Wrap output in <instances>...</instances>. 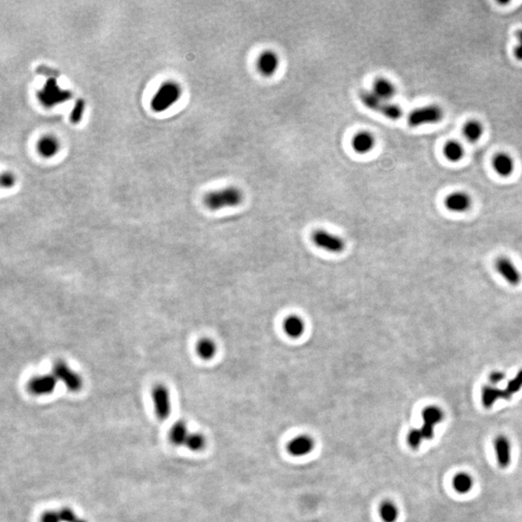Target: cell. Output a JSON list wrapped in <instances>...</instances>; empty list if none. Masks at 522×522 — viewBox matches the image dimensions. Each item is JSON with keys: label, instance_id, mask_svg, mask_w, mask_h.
<instances>
[{"label": "cell", "instance_id": "obj_4", "mask_svg": "<svg viewBox=\"0 0 522 522\" xmlns=\"http://www.w3.org/2000/svg\"><path fill=\"white\" fill-rule=\"evenodd\" d=\"M37 98L45 108L51 109L67 102L72 98V93L62 89L55 77H50L45 82L44 87L37 92Z\"/></svg>", "mask_w": 522, "mask_h": 522}, {"label": "cell", "instance_id": "obj_33", "mask_svg": "<svg viewBox=\"0 0 522 522\" xmlns=\"http://www.w3.org/2000/svg\"><path fill=\"white\" fill-rule=\"evenodd\" d=\"M518 44L514 50V56L518 61L522 62V29L517 31Z\"/></svg>", "mask_w": 522, "mask_h": 522}, {"label": "cell", "instance_id": "obj_14", "mask_svg": "<svg viewBox=\"0 0 522 522\" xmlns=\"http://www.w3.org/2000/svg\"><path fill=\"white\" fill-rule=\"evenodd\" d=\"M314 447L315 442L312 437L308 435H300L289 442L287 450L293 457H304L309 455L314 450Z\"/></svg>", "mask_w": 522, "mask_h": 522}, {"label": "cell", "instance_id": "obj_25", "mask_svg": "<svg viewBox=\"0 0 522 522\" xmlns=\"http://www.w3.org/2000/svg\"><path fill=\"white\" fill-rule=\"evenodd\" d=\"M443 153L448 161L452 163H457L463 159L465 151L461 143L456 140H450L444 145Z\"/></svg>", "mask_w": 522, "mask_h": 522}, {"label": "cell", "instance_id": "obj_13", "mask_svg": "<svg viewBox=\"0 0 522 522\" xmlns=\"http://www.w3.org/2000/svg\"><path fill=\"white\" fill-rule=\"evenodd\" d=\"M492 168L499 176L507 178L515 171V161L507 153H497L492 159Z\"/></svg>", "mask_w": 522, "mask_h": 522}, {"label": "cell", "instance_id": "obj_10", "mask_svg": "<svg viewBox=\"0 0 522 522\" xmlns=\"http://www.w3.org/2000/svg\"><path fill=\"white\" fill-rule=\"evenodd\" d=\"M257 67L261 75L265 77L274 75L280 67V57L278 54L271 50L264 51L258 58Z\"/></svg>", "mask_w": 522, "mask_h": 522}, {"label": "cell", "instance_id": "obj_5", "mask_svg": "<svg viewBox=\"0 0 522 522\" xmlns=\"http://www.w3.org/2000/svg\"><path fill=\"white\" fill-rule=\"evenodd\" d=\"M443 118L444 112L442 108L436 105H429L412 111L407 117V122L410 127L416 128L425 125L437 124L441 122Z\"/></svg>", "mask_w": 522, "mask_h": 522}, {"label": "cell", "instance_id": "obj_24", "mask_svg": "<svg viewBox=\"0 0 522 522\" xmlns=\"http://www.w3.org/2000/svg\"><path fill=\"white\" fill-rule=\"evenodd\" d=\"M462 134L467 141L475 143L482 138L484 134V127L482 123L477 120L467 121L463 125Z\"/></svg>", "mask_w": 522, "mask_h": 522}, {"label": "cell", "instance_id": "obj_6", "mask_svg": "<svg viewBox=\"0 0 522 522\" xmlns=\"http://www.w3.org/2000/svg\"><path fill=\"white\" fill-rule=\"evenodd\" d=\"M53 374L57 380L63 382L70 392H75L82 388V378L80 375L69 368L63 361L56 362L53 368Z\"/></svg>", "mask_w": 522, "mask_h": 522}, {"label": "cell", "instance_id": "obj_8", "mask_svg": "<svg viewBox=\"0 0 522 522\" xmlns=\"http://www.w3.org/2000/svg\"><path fill=\"white\" fill-rule=\"evenodd\" d=\"M312 238L317 247L333 254L341 253L345 248V243L342 238L324 229L316 230Z\"/></svg>", "mask_w": 522, "mask_h": 522}, {"label": "cell", "instance_id": "obj_17", "mask_svg": "<svg viewBox=\"0 0 522 522\" xmlns=\"http://www.w3.org/2000/svg\"><path fill=\"white\" fill-rule=\"evenodd\" d=\"M60 149V143L58 139L51 134L42 136L37 142L38 153L47 159L55 157Z\"/></svg>", "mask_w": 522, "mask_h": 522}, {"label": "cell", "instance_id": "obj_3", "mask_svg": "<svg viewBox=\"0 0 522 522\" xmlns=\"http://www.w3.org/2000/svg\"><path fill=\"white\" fill-rule=\"evenodd\" d=\"M359 97L362 104L366 108L383 115L388 119L397 120L403 114L400 107L395 104H392L390 101H386L377 97L372 90L361 91Z\"/></svg>", "mask_w": 522, "mask_h": 522}, {"label": "cell", "instance_id": "obj_37", "mask_svg": "<svg viewBox=\"0 0 522 522\" xmlns=\"http://www.w3.org/2000/svg\"><path fill=\"white\" fill-rule=\"evenodd\" d=\"M420 429H421L422 434H423V436H424V438L426 440H430L431 438H433V436H434V428L433 427H430V426L423 424V426H422V428Z\"/></svg>", "mask_w": 522, "mask_h": 522}, {"label": "cell", "instance_id": "obj_7", "mask_svg": "<svg viewBox=\"0 0 522 522\" xmlns=\"http://www.w3.org/2000/svg\"><path fill=\"white\" fill-rule=\"evenodd\" d=\"M151 395L156 416L161 421L167 420L171 413V399L168 388L158 384L153 388Z\"/></svg>", "mask_w": 522, "mask_h": 522}, {"label": "cell", "instance_id": "obj_31", "mask_svg": "<svg viewBox=\"0 0 522 522\" xmlns=\"http://www.w3.org/2000/svg\"><path fill=\"white\" fill-rule=\"evenodd\" d=\"M85 108V103L83 100H77L72 112H71V121L73 123H77L80 121Z\"/></svg>", "mask_w": 522, "mask_h": 522}, {"label": "cell", "instance_id": "obj_34", "mask_svg": "<svg viewBox=\"0 0 522 522\" xmlns=\"http://www.w3.org/2000/svg\"><path fill=\"white\" fill-rule=\"evenodd\" d=\"M15 176L10 172H4L1 176V185L3 188H11L15 184Z\"/></svg>", "mask_w": 522, "mask_h": 522}, {"label": "cell", "instance_id": "obj_1", "mask_svg": "<svg viewBox=\"0 0 522 522\" xmlns=\"http://www.w3.org/2000/svg\"><path fill=\"white\" fill-rule=\"evenodd\" d=\"M243 200V192L239 188L233 186L212 191L204 196L205 206L212 211L236 207L240 205Z\"/></svg>", "mask_w": 522, "mask_h": 522}, {"label": "cell", "instance_id": "obj_15", "mask_svg": "<svg viewBox=\"0 0 522 522\" xmlns=\"http://www.w3.org/2000/svg\"><path fill=\"white\" fill-rule=\"evenodd\" d=\"M351 145L356 153L368 154L374 148L375 137L368 130H361L353 136Z\"/></svg>", "mask_w": 522, "mask_h": 522}, {"label": "cell", "instance_id": "obj_35", "mask_svg": "<svg viewBox=\"0 0 522 522\" xmlns=\"http://www.w3.org/2000/svg\"><path fill=\"white\" fill-rule=\"evenodd\" d=\"M505 379H506V374L503 372H499V371L493 372L489 376V380L492 386H496L497 384L501 383Z\"/></svg>", "mask_w": 522, "mask_h": 522}, {"label": "cell", "instance_id": "obj_26", "mask_svg": "<svg viewBox=\"0 0 522 522\" xmlns=\"http://www.w3.org/2000/svg\"><path fill=\"white\" fill-rule=\"evenodd\" d=\"M453 486L458 493H467L473 487V478L467 473H458L453 479Z\"/></svg>", "mask_w": 522, "mask_h": 522}, {"label": "cell", "instance_id": "obj_22", "mask_svg": "<svg viewBox=\"0 0 522 522\" xmlns=\"http://www.w3.org/2000/svg\"><path fill=\"white\" fill-rule=\"evenodd\" d=\"M189 434L186 424L182 421H178L169 430V441L175 446L185 445Z\"/></svg>", "mask_w": 522, "mask_h": 522}, {"label": "cell", "instance_id": "obj_38", "mask_svg": "<svg viewBox=\"0 0 522 522\" xmlns=\"http://www.w3.org/2000/svg\"><path fill=\"white\" fill-rule=\"evenodd\" d=\"M75 522H86L85 521H82V520H77Z\"/></svg>", "mask_w": 522, "mask_h": 522}, {"label": "cell", "instance_id": "obj_28", "mask_svg": "<svg viewBox=\"0 0 522 522\" xmlns=\"http://www.w3.org/2000/svg\"><path fill=\"white\" fill-rule=\"evenodd\" d=\"M185 446L193 452L201 451L205 446V438L200 433H190L186 440Z\"/></svg>", "mask_w": 522, "mask_h": 522}, {"label": "cell", "instance_id": "obj_23", "mask_svg": "<svg viewBox=\"0 0 522 522\" xmlns=\"http://www.w3.org/2000/svg\"><path fill=\"white\" fill-rule=\"evenodd\" d=\"M422 417L424 425L435 428L436 425H438L444 420V412L440 407L436 405H429L424 408L422 412Z\"/></svg>", "mask_w": 522, "mask_h": 522}, {"label": "cell", "instance_id": "obj_18", "mask_svg": "<svg viewBox=\"0 0 522 522\" xmlns=\"http://www.w3.org/2000/svg\"><path fill=\"white\" fill-rule=\"evenodd\" d=\"M372 91L379 98L390 101L392 98L395 95V86L386 77H377L373 84Z\"/></svg>", "mask_w": 522, "mask_h": 522}, {"label": "cell", "instance_id": "obj_30", "mask_svg": "<svg viewBox=\"0 0 522 522\" xmlns=\"http://www.w3.org/2000/svg\"><path fill=\"white\" fill-rule=\"evenodd\" d=\"M424 439L425 438L422 434L421 429H414L410 430L407 435V443L412 449H418L421 446Z\"/></svg>", "mask_w": 522, "mask_h": 522}, {"label": "cell", "instance_id": "obj_12", "mask_svg": "<svg viewBox=\"0 0 522 522\" xmlns=\"http://www.w3.org/2000/svg\"><path fill=\"white\" fill-rule=\"evenodd\" d=\"M446 208L452 212L463 213L469 210L472 205V199L467 193L454 192L446 196L444 200Z\"/></svg>", "mask_w": 522, "mask_h": 522}, {"label": "cell", "instance_id": "obj_9", "mask_svg": "<svg viewBox=\"0 0 522 522\" xmlns=\"http://www.w3.org/2000/svg\"><path fill=\"white\" fill-rule=\"evenodd\" d=\"M57 379L54 374L32 377L27 383V390L34 395H48L56 390Z\"/></svg>", "mask_w": 522, "mask_h": 522}, {"label": "cell", "instance_id": "obj_32", "mask_svg": "<svg viewBox=\"0 0 522 522\" xmlns=\"http://www.w3.org/2000/svg\"><path fill=\"white\" fill-rule=\"evenodd\" d=\"M58 515H59V518H60V521L62 522H75L78 519L75 517V513L69 509V508H63L61 509L59 512H58Z\"/></svg>", "mask_w": 522, "mask_h": 522}, {"label": "cell", "instance_id": "obj_19", "mask_svg": "<svg viewBox=\"0 0 522 522\" xmlns=\"http://www.w3.org/2000/svg\"><path fill=\"white\" fill-rule=\"evenodd\" d=\"M282 328L284 330V333L288 336L292 338H298L304 334L306 325L304 320L300 317L291 315L284 319Z\"/></svg>", "mask_w": 522, "mask_h": 522}, {"label": "cell", "instance_id": "obj_2", "mask_svg": "<svg viewBox=\"0 0 522 522\" xmlns=\"http://www.w3.org/2000/svg\"><path fill=\"white\" fill-rule=\"evenodd\" d=\"M182 95L181 86L172 80L165 81L151 99V108L156 112H163L176 104Z\"/></svg>", "mask_w": 522, "mask_h": 522}, {"label": "cell", "instance_id": "obj_36", "mask_svg": "<svg viewBox=\"0 0 522 522\" xmlns=\"http://www.w3.org/2000/svg\"><path fill=\"white\" fill-rule=\"evenodd\" d=\"M60 518L58 513L56 512H46L42 518L41 522H60Z\"/></svg>", "mask_w": 522, "mask_h": 522}, {"label": "cell", "instance_id": "obj_11", "mask_svg": "<svg viewBox=\"0 0 522 522\" xmlns=\"http://www.w3.org/2000/svg\"><path fill=\"white\" fill-rule=\"evenodd\" d=\"M498 273L512 285H518L522 280V274L514 262L507 258H500L496 261Z\"/></svg>", "mask_w": 522, "mask_h": 522}, {"label": "cell", "instance_id": "obj_20", "mask_svg": "<svg viewBox=\"0 0 522 522\" xmlns=\"http://www.w3.org/2000/svg\"><path fill=\"white\" fill-rule=\"evenodd\" d=\"M196 350L199 358L204 361H209L215 357L217 353V345L213 339L209 337H202L197 341Z\"/></svg>", "mask_w": 522, "mask_h": 522}, {"label": "cell", "instance_id": "obj_29", "mask_svg": "<svg viewBox=\"0 0 522 522\" xmlns=\"http://www.w3.org/2000/svg\"><path fill=\"white\" fill-rule=\"evenodd\" d=\"M522 388V370H521L517 375L511 379L507 386H506V389H504V391L506 392L508 398L510 399L515 393H517L518 392L521 391Z\"/></svg>", "mask_w": 522, "mask_h": 522}, {"label": "cell", "instance_id": "obj_21", "mask_svg": "<svg viewBox=\"0 0 522 522\" xmlns=\"http://www.w3.org/2000/svg\"><path fill=\"white\" fill-rule=\"evenodd\" d=\"M500 398L508 399V396L504 390L499 389L496 386H492V385L484 387L482 392V400H483V404L485 407L486 408L491 407Z\"/></svg>", "mask_w": 522, "mask_h": 522}, {"label": "cell", "instance_id": "obj_16", "mask_svg": "<svg viewBox=\"0 0 522 522\" xmlns=\"http://www.w3.org/2000/svg\"><path fill=\"white\" fill-rule=\"evenodd\" d=\"M494 449L500 467H508L512 460V446L510 440L504 435L497 436L494 440Z\"/></svg>", "mask_w": 522, "mask_h": 522}, {"label": "cell", "instance_id": "obj_27", "mask_svg": "<svg viewBox=\"0 0 522 522\" xmlns=\"http://www.w3.org/2000/svg\"><path fill=\"white\" fill-rule=\"evenodd\" d=\"M380 518L384 522H395L398 518V509L392 501H384L379 508Z\"/></svg>", "mask_w": 522, "mask_h": 522}]
</instances>
